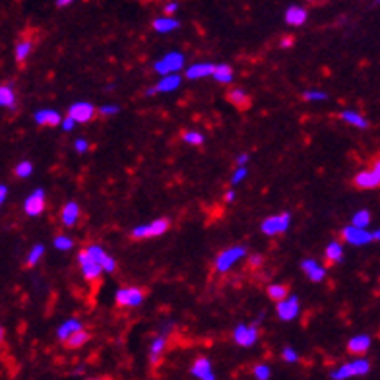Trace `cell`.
I'll list each match as a JSON object with an SVG mask.
<instances>
[{
	"mask_svg": "<svg viewBox=\"0 0 380 380\" xmlns=\"http://www.w3.org/2000/svg\"><path fill=\"white\" fill-rule=\"evenodd\" d=\"M369 372H371V363L361 357V359H355V361H349L342 365V367H338L335 371H332L330 377L334 380H347L353 379V377H365Z\"/></svg>",
	"mask_w": 380,
	"mask_h": 380,
	"instance_id": "1",
	"label": "cell"
},
{
	"mask_svg": "<svg viewBox=\"0 0 380 380\" xmlns=\"http://www.w3.org/2000/svg\"><path fill=\"white\" fill-rule=\"evenodd\" d=\"M291 225V214L290 212H283V214H276V216L266 217L262 221V229L264 235L274 237V235H281V233H285Z\"/></svg>",
	"mask_w": 380,
	"mask_h": 380,
	"instance_id": "2",
	"label": "cell"
},
{
	"mask_svg": "<svg viewBox=\"0 0 380 380\" xmlns=\"http://www.w3.org/2000/svg\"><path fill=\"white\" fill-rule=\"evenodd\" d=\"M182 66H184V54L179 51H171L167 53L163 58H159L155 63V72L161 74V76H169V74H179Z\"/></svg>",
	"mask_w": 380,
	"mask_h": 380,
	"instance_id": "3",
	"label": "cell"
},
{
	"mask_svg": "<svg viewBox=\"0 0 380 380\" xmlns=\"http://www.w3.org/2000/svg\"><path fill=\"white\" fill-rule=\"evenodd\" d=\"M244 254H246V248L241 246V244H237V246H231V248H225L223 253L217 254L216 258V270L219 274H225L233 268V264L239 262L241 258H243Z\"/></svg>",
	"mask_w": 380,
	"mask_h": 380,
	"instance_id": "4",
	"label": "cell"
},
{
	"mask_svg": "<svg viewBox=\"0 0 380 380\" xmlns=\"http://www.w3.org/2000/svg\"><path fill=\"white\" fill-rule=\"evenodd\" d=\"M342 237H344L347 243L353 244V246H361V244L372 243V241H379L380 233L379 231L369 233L367 229H357V227L347 225L342 229Z\"/></svg>",
	"mask_w": 380,
	"mask_h": 380,
	"instance_id": "5",
	"label": "cell"
},
{
	"mask_svg": "<svg viewBox=\"0 0 380 380\" xmlns=\"http://www.w3.org/2000/svg\"><path fill=\"white\" fill-rule=\"evenodd\" d=\"M169 219H154L152 223H145V225H138L132 229V237L134 239H145V237H159L163 233H167V229H169Z\"/></svg>",
	"mask_w": 380,
	"mask_h": 380,
	"instance_id": "6",
	"label": "cell"
},
{
	"mask_svg": "<svg viewBox=\"0 0 380 380\" xmlns=\"http://www.w3.org/2000/svg\"><path fill=\"white\" fill-rule=\"evenodd\" d=\"M86 254L90 256L93 262H97L101 270L107 271V274H113V271L117 270V262H115V258H111L107 254V251L100 246V244H90L88 248H86Z\"/></svg>",
	"mask_w": 380,
	"mask_h": 380,
	"instance_id": "7",
	"label": "cell"
},
{
	"mask_svg": "<svg viewBox=\"0 0 380 380\" xmlns=\"http://www.w3.org/2000/svg\"><path fill=\"white\" fill-rule=\"evenodd\" d=\"M115 301H117L118 307H140L142 301H144V291L138 290V287H122V290L117 291Z\"/></svg>",
	"mask_w": 380,
	"mask_h": 380,
	"instance_id": "8",
	"label": "cell"
},
{
	"mask_svg": "<svg viewBox=\"0 0 380 380\" xmlns=\"http://www.w3.org/2000/svg\"><path fill=\"white\" fill-rule=\"evenodd\" d=\"M66 117H70L78 125H86V122H90L91 118L95 117V107L88 103V101H78V103H72L70 109H68V115Z\"/></svg>",
	"mask_w": 380,
	"mask_h": 380,
	"instance_id": "9",
	"label": "cell"
},
{
	"mask_svg": "<svg viewBox=\"0 0 380 380\" xmlns=\"http://www.w3.org/2000/svg\"><path fill=\"white\" fill-rule=\"evenodd\" d=\"M233 340L241 347H251L258 342V328L253 324H239L233 332Z\"/></svg>",
	"mask_w": 380,
	"mask_h": 380,
	"instance_id": "10",
	"label": "cell"
},
{
	"mask_svg": "<svg viewBox=\"0 0 380 380\" xmlns=\"http://www.w3.org/2000/svg\"><path fill=\"white\" fill-rule=\"evenodd\" d=\"M43 209H45V192L41 189H37L24 202V212L29 217H37L43 214Z\"/></svg>",
	"mask_w": 380,
	"mask_h": 380,
	"instance_id": "11",
	"label": "cell"
},
{
	"mask_svg": "<svg viewBox=\"0 0 380 380\" xmlns=\"http://www.w3.org/2000/svg\"><path fill=\"white\" fill-rule=\"evenodd\" d=\"M276 310H278V317H280L281 320L290 322V320H293V318L297 317L299 310H301V303H299V297H295V295H290V297H285L283 301H280V303H278Z\"/></svg>",
	"mask_w": 380,
	"mask_h": 380,
	"instance_id": "12",
	"label": "cell"
},
{
	"mask_svg": "<svg viewBox=\"0 0 380 380\" xmlns=\"http://www.w3.org/2000/svg\"><path fill=\"white\" fill-rule=\"evenodd\" d=\"M78 262H80L81 276H84L86 280H88V281L100 280L101 274H103V270H101L100 266H97V262H93V260H91L90 256L86 254V251L78 254Z\"/></svg>",
	"mask_w": 380,
	"mask_h": 380,
	"instance_id": "13",
	"label": "cell"
},
{
	"mask_svg": "<svg viewBox=\"0 0 380 380\" xmlns=\"http://www.w3.org/2000/svg\"><path fill=\"white\" fill-rule=\"evenodd\" d=\"M190 374L196 377L198 380H216V372L212 367V361L206 357H198L190 367Z\"/></svg>",
	"mask_w": 380,
	"mask_h": 380,
	"instance_id": "14",
	"label": "cell"
},
{
	"mask_svg": "<svg viewBox=\"0 0 380 380\" xmlns=\"http://www.w3.org/2000/svg\"><path fill=\"white\" fill-rule=\"evenodd\" d=\"M33 118L39 127H61L63 122V115L54 109H41L33 115Z\"/></svg>",
	"mask_w": 380,
	"mask_h": 380,
	"instance_id": "15",
	"label": "cell"
},
{
	"mask_svg": "<svg viewBox=\"0 0 380 380\" xmlns=\"http://www.w3.org/2000/svg\"><path fill=\"white\" fill-rule=\"evenodd\" d=\"M301 270L305 271L308 280L315 281V283H320V281H324V278H326L324 266H320V264H318L317 260H312V258L303 260V262H301Z\"/></svg>",
	"mask_w": 380,
	"mask_h": 380,
	"instance_id": "16",
	"label": "cell"
},
{
	"mask_svg": "<svg viewBox=\"0 0 380 380\" xmlns=\"http://www.w3.org/2000/svg\"><path fill=\"white\" fill-rule=\"evenodd\" d=\"M380 184V175L379 173H372L371 169L369 171H359L355 175V187L363 190H371L377 189Z\"/></svg>",
	"mask_w": 380,
	"mask_h": 380,
	"instance_id": "17",
	"label": "cell"
},
{
	"mask_svg": "<svg viewBox=\"0 0 380 380\" xmlns=\"http://www.w3.org/2000/svg\"><path fill=\"white\" fill-rule=\"evenodd\" d=\"M372 340L371 335L361 334V335H353L351 340L347 342V351L353 353V355H365L371 347Z\"/></svg>",
	"mask_w": 380,
	"mask_h": 380,
	"instance_id": "18",
	"label": "cell"
},
{
	"mask_svg": "<svg viewBox=\"0 0 380 380\" xmlns=\"http://www.w3.org/2000/svg\"><path fill=\"white\" fill-rule=\"evenodd\" d=\"M214 68H216V64H209V63L192 64L190 68H187V78H189V80L208 78V76H212V74H214Z\"/></svg>",
	"mask_w": 380,
	"mask_h": 380,
	"instance_id": "19",
	"label": "cell"
},
{
	"mask_svg": "<svg viewBox=\"0 0 380 380\" xmlns=\"http://www.w3.org/2000/svg\"><path fill=\"white\" fill-rule=\"evenodd\" d=\"M80 217V206L76 202H66L63 208V214H61V219H63L64 227H74L76 221Z\"/></svg>",
	"mask_w": 380,
	"mask_h": 380,
	"instance_id": "20",
	"label": "cell"
},
{
	"mask_svg": "<svg viewBox=\"0 0 380 380\" xmlns=\"http://www.w3.org/2000/svg\"><path fill=\"white\" fill-rule=\"evenodd\" d=\"M84 330V326H81L80 320H76V318H70V320H66L64 324L58 326V330H56V338L61 340V342H66L68 338L76 332H80Z\"/></svg>",
	"mask_w": 380,
	"mask_h": 380,
	"instance_id": "21",
	"label": "cell"
},
{
	"mask_svg": "<svg viewBox=\"0 0 380 380\" xmlns=\"http://www.w3.org/2000/svg\"><path fill=\"white\" fill-rule=\"evenodd\" d=\"M181 86V76L179 74H169V76H163L161 81L155 86V93H169V91H175Z\"/></svg>",
	"mask_w": 380,
	"mask_h": 380,
	"instance_id": "22",
	"label": "cell"
},
{
	"mask_svg": "<svg viewBox=\"0 0 380 380\" xmlns=\"http://www.w3.org/2000/svg\"><path fill=\"white\" fill-rule=\"evenodd\" d=\"M0 107L10 109V111L16 109V91L8 84L0 86Z\"/></svg>",
	"mask_w": 380,
	"mask_h": 380,
	"instance_id": "23",
	"label": "cell"
},
{
	"mask_svg": "<svg viewBox=\"0 0 380 380\" xmlns=\"http://www.w3.org/2000/svg\"><path fill=\"white\" fill-rule=\"evenodd\" d=\"M227 100L231 101L237 109H248L251 107V95L241 88H233L227 93Z\"/></svg>",
	"mask_w": 380,
	"mask_h": 380,
	"instance_id": "24",
	"label": "cell"
},
{
	"mask_svg": "<svg viewBox=\"0 0 380 380\" xmlns=\"http://www.w3.org/2000/svg\"><path fill=\"white\" fill-rule=\"evenodd\" d=\"M307 10L301 8V6H290L285 10V22L290 26H303L307 22Z\"/></svg>",
	"mask_w": 380,
	"mask_h": 380,
	"instance_id": "25",
	"label": "cell"
},
{
	"mask_svg": "<svg viewBox=\"0 0 380 380\" xmlns=\"http://www.w3.org/2000/svg\"><path fill=\"white\" fill-rule=\"evenodd\" d=\"M165 345H167V340H165V335H157L152 345H150V363L157 367L159 361H161V353L165 349Z\"/></svg>",
	"mask_w": 380,
	"mask_h": 380,
	"instance_id": "26",
	"label": "cell"
},
{
	"mask_svg": "<svg viewBox=\"0 0 380 380\" xmlns=\"http://www.w3.org/2000/svg\"><path fill=\"white\" fill-rule=\"evenodd\" d=\"M340 118L345 120L347 125H353V127L361 128V130L369 128V120L363 117V115H359L357 111H342V113H340Z\"/></svg>",
	"mask_w": 380,
	"mask_h": 380,
	"instance_id": "27",
	"label": "cell"
},
{
	"mask_svg": "<svg viewBox=\"0 0 380 380\" xmlns=\"http://www.w3.org/2000/svg\"><path fill=\"white\" fill-rule=\"evenodd\" d=\"M326 258L330 264H340L344 260V246L340 241H332L326 246Z\"/></svg>",
	"mask_w": 380,
	"mask_h": 380,
	"instance_id": "28",
	"label": "cell"
},
{
	"mask_svg": "<svg viewBox=\"0 0 380 380\" xmlns=\"http://www.w3.org/2000/svg\"><path fill=\"white\" fill-rule=\"evenodd\" d=\"M179 26H181V22H177L175 18H167V16L154 19V29L157 33H169V31L177 29Z\"/></svg>",
	"mask_w": 380,
	"mask_h": 380,
	"instance_id": "29",
	"label": "cell"
},
{
	"mask_svg": "<svg viewBox=\"0 0 380 380\" xmlns=\"http://www.w3.org/2000/svg\"><path fill=\"white\" fill-rule=\"evenodd\" d=\"M214 80L217 84H231L233 81V68L229 66V64H219L214 68Z\"/></svg>",
	"mask_w": 380,
	"mask_h": 380,
	"instance_id": "30",
	"label": "cell"
},
{
	"mask_svg": "<svg viewBox=\"0 0 380 380\" xmlns=\"http://www.w3.org/2000/svg\"><path fill=\"white\" fill-rule=\"evenodd\" d=\"M372 216L369 209H359V212H355V216L351 219V225L357 227V229H367V227L371 225Z\"/></svg>",
	"mask_w": 380,
	"mask_h": 380,
	"instance_id": "31",
	"label": "cell"
},
{
	"mask_svg": "<svg viewBox=\"0 0 380 380\" xmlns=\"http://www.w3.org/2000/svg\"><path fill=\"white\" fill-rule=\"evenodd\" d=\"M31 49H33V41H31V39L19 41L18 45H16V61H18V63H26L27 56L31 53Z\"/></svg>",
	"mask_w": 380,
	"mask_h": 380,
	"instance_id": "32",
	"label": "cell"
},
{
	"mask_svg": "<svg viewBox=\"0 0 380 380\" xmlns=\"http://www.w3.org/2000/svg\"><path fill=\"white\" fill-rule=\"evenodd\" d=\"M90 342V334L86 332V330H80V332H76V334H72L64 344L68 345L70 349H76V347H81L84 344H88Z\"/></svg>",
	"mask_w": 380,
	"mask_h": 380,
	"instance_id": "33",
	"label": "cell"
},
{
	"mask_svg": "<svg viewBox=\"0 0 380 380\" xmlns=\"http://www.w3.org/2000/svg\"><path fill=\"white\" fill-rule=\"evenodd\" d=\"M45 254V246L43 244H35L31 251H29V254H27V260L26 264L29 266V268H33L39 260H41V256Z\"/></svg>",
	"mask_w": 380,
	"mask_h": 380,
	"instance_id": "34",
	"label": "cell"
},
{
	"mask_svg": "<svg viewBox=\"0 0 380 380\" xmlns=\"http://www.w3.org/2000/svg\"><path fill=\"white\" fill-rule=\"evenodd\" d=\"M268 297L274 299V301H283V299L287 297V287L285 285H281V283H274L268 287Z\"/></svg>",
	"mask_w": 380,
	"mask_h": 380,
	"instance_id": "35",
	"label": "cell"
},
{
	"mask_svg": "<svg viewBox=\"0 0 380 380\" xmlns=\"http://www.w3.org/2000/svg\"><path fill=\"white\" fill-rule=\"evenodd\" d=\"M182 140L190 145H202L204 144V134L196 132V130H184L182 132Z\"/></svg>",
	"mask_w": 380,
	"mask_h": 380,
	"instance_id": "36",
	"label": "cell"
},
{
	"mask_svg": "<svg viewBox=\"0 0 380 380\" xmlns=\"http://www.w3.org/2000/svg\"><path fill=\"white\" fill-rule=\"evenodd\" d=\"M16 177H19V179H27L31 173H33V163L31 161H19L18 165H16Z\"/></svg>",
	"mask_w": 380,
	"mask_h": 380,
	"instance_id": "37",
	"label": "cell"
},
{
	"mask_svg": "<svg viewBox=\"0 0 380 380\" xmlns=\"http://www.w3.org/2000/svg\"><path fill=\"white\" fill-rule=\"evenodd\" d=\"M72 246H74L72 237L58 235L56 239H54V248H58V251H70Z\"/></svg>",
	"mask_w": 380,
	"mask_h": 380,
	"instance_id": "38",
	"label": "cell"
},
{
	"mask_svg": "<svg viewBox=\"0 0 380 380\" xmlns=\"http://www.w3.org/2000/svg\"><path fill=\"white\" fill-rule=\"evenodd\" d=\"M253 374L256 380H270L271 369L268 365H256L253 369Z\"/></svg>",
	"mask_w": 380,
	"mask_h": 380,
	"instance_id": "39",
	"label": "cell"
},
{
	"mask_svg": "<svg viewBox=\"0 0 380 380\" xmlns=\"http://www.w3.org/2000/svg\"><path fill=\"white\" fill-rule=\"evenodd\" d=\"M303 97H305L307 101H324L328 100V93L320 90H308L303 93Z\"/></svg>",
	"mask_w": 380,
	"mask_h": 380,
	"instance_id": "40",
	"label": "cell"
},
{
	"mask_svg": "<svg viewBox=\"0 0 380 380\" xmlns=\"http://www.w3.org/2000/svg\"><path fill=\"white\" fill-rule=\"evenodd\" d=\"M281 359L285 363H297L299 361V353L293 349V347H283L281 351Z\"/></svg>",
	"mask_w": 380,
	"mask_h": 380,
	"instance_id": "41",
	"label": "cell"
},
{
	"mask_svg": "<svg viewBox=\"0 0 380 380\" xmlns=\"http://www.w3.org/2000/svg\"><path fill=\"white\" fill-rule=\"evenodd\" d=\"M120 107L118 105H101L100 113L101 115H105V117H111V115H117Z\"/></svg>",
	"mask_w": 380,
	"mask_h": 380,
	"instance_id": "42",
	"label": "cell"
},
{
	"mask_svg": "<svg viewBox=\"0 0 380 380\" xmlns=\"http://www.w3.org/2000/svg\"><path fill=\"white\" fill-rule=\"evenodd\" d=\"M248 175V171H246V167H239L235 173H233V179H231V182L233 184H239V182L244 181V177Z\"/></svg>",
	"mask_w": 380,
	"mask_h": 380,
	"instance_id": "43",
	"label": "cell"
},
{
	"mask_svg": "<svg viewBox=\"0 0 380 380\" xmlns=\"http://www.w3.org/2000/svg\"><path fill=\"white\" fill-rule=\"evenodd\" d=\"M88 150H90V144H88V140H84V138L76 140V152H78V154H86Z\"/></svg>",
	"mask_w": 380,
	"mask_h": 380,
	"instance_id": "44",
	"label": "cell"
},
{
	"mask_svg": "<svg viewBox=\"0 0 380 380\" xmlns=\"http://www.w3.org/2000/svg\"><path fill=\"white\" fill-rule=\"evenodd\" d=\"M61 127H63V130H66V132H70V130H72V128L76 127V122H74V120L70 117H66V118H63Z\"/></svg>",
	"mask_w": 380,
	"mask_h": 380,
	"instance_id": "45",
	"label": "cell"
},
{
	"mask_svg": "<svg viewBox=\"0 0 380 380\" xmlns=\"http://www.w3.org/2000/svg\"><path fill=\"white\" fill-rule=\"evenodd\" d=\"M177 8H179V4H177V2H169V4L165 6V16H167V18H171V14H175Z\"/></svg>",
	"mask_w": 380,
	"mask_h": 380,
	"instance_id": "46",
	"label": "cell"
},
{
	"mask_svg": "<svg viewBox=\"0 0 380 380\" xmlns=\"http://www.w3.org/2000/svg\"><path fill=\"white\" fill-rule=\"evenodd\" d=\"M246 161H248V154H241L237 157V165H239V167H244V163Z\"/></svg>",
	"mask_w": 380,
	"mask_h": 380,
	"instance_id": "47",
	"label": "cell"
},
{
	"mask_svg": "<svg viewBox=\"0 0 380 380\" xmlns=\"http://www.w3.org/2000/svg\"><path fill=\"white\" fill-rule=\"evenodd\" d=\"M6 194H8V189H6L4 184H0V206H2V202L6 200Z\"/></svg>",
	"mask_w": 380,
	"mask_h": 380,
	"instance_id": "48",
	"label": "cell"
},
{
	"mask_svg": "<svg viewBox=\"0 0 380 380\" xmlns=\"http://www.w3.org/2000/svg\"><path fill=\"white\" fill-rule=\"evenodd\" d=\"M262 262H264L262 256H253V258H251V266H254V268H256V266H260Z\"/></svg>",
	"mask_w": 380,
	"mask_h": 380,
	"instance_id": "49",
	"label": "cell"
},
{
	"mask_svg": "<svg viewBox=\"0 0 380 380\" xmlns=\"http://www.w3.org/2000/svg\"><path fill=\"white\" fill-rule=\"evenodd\" d=\"M293 41H295V39L291 35H287L285 39H281V47H291L293 45Z\"/></svg>",
	"mask_w": 380,
	"mask_h": 380,
	"instance_id": "50",
	"label": "cell"
},
{
	"mask_svg": "<svg viewBox=\"0 0 380 380\" xmlns=\"http://www.w3.org/2000/svg\"><path fill=\"white\" fill-rule=\"evenodd\" d=\"M233 200H235V190H227L225 202H233Z\"/></svg>",
	"mask_w": 380,
	"mask_h": 380,
	"instance_id": "51",
	"label": "cell"
},
{
	"mask_svg": "<svg viewBox=\"0 0 380 380\" xmlns=\"http://www.w3.org/2000/svg\"><path fill=\"white\" fill-rule=\"evenodd\" d=\"M56 6H58V8H64V6H70V0H58V2H56Z\"/></svg>",
	"mask_w": 380,
	"mask_h": 380,
	"instance_id": "52",
	"label": "cell"
},
{
	"mask_svg": "<svg viewBox=\"0 0 380 380\" xmlns=\"http://www.w3.org/2000/svg\"><path fill=\"white\" fill-rule=\"evenodd\" d=\"M145 95H150V97H152V95H155L154 88H148V90H145Z\"/></svg>",
	"mask_w": 380,
	"mask_h": 380,
	"instance_id": "53",
	"label": "cell"
},
{
	"mask_svg": "<svg viewBox=\"0 0 380 380\" xmlns=\"http://www.w3.org/2000/svg\"><path fill=\"white\" fill-rule=\"evenodd\" d=\"M2 340H4V328L0 326V344H2Z\"/></svg>",
	"mask_w": 380,
	"mask_h": 380,
	"instance_id": "54",
	"label": "cell"
},
{
	"mask_svg": "<svg viewBox=\"0 0 380 380\" xmlns=\"http://www.w3.org/2000/svg\"><path fill=\"white\" fill-rule=\"evenodd\" d=\"M88 380H111V379H88Z\"/></svg>",
	"mask_w": 380,
	"mask_h": 380,
	"instance_id": "55",
	"label": "cell"
}]
</instances>
